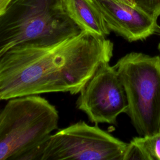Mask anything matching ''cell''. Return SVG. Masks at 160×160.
<instances>
[{
	"mask_svg": "<svg viewBox=\"0 0 160 160\" xmlns=\"http://www.w3.org/2000/svg\"><path fill=\"white\" fill-rule=\"evenodd\" d=\"M114 66L125 90L126 113L138 134L160 132V56L132 52Z\"/></svg>",
	"mask_w": 160,
	"mask_h": 160,
	"instance_id": "obj_4",
	"label": "cell"
},
{
	"mask_svg": "<svg viewBox=\"0 0 160 160\" xmlns=\"http://www.w3.org/2000/svg\"><path fill=\"white\" fill-rule=\"evenodd\" d=\"M79 94L77 108L96 124H116L118 116L127 111L124 86L117 69L109 62L98 67Z\"/></svg>",
	"mask_w": 160,
	"mask_h": 160,
	"instance_id": "obj_6",
	"label": "cell"
},
{
	"mask_svg": "<svg viewBox=\"0 0 160 160\" xmlns=\"http://www.w3.org/2000/svg\"><path fill=\"white\" fill-rule=\"evenodd\" d=\"M110 31L129 42L143 40L156 32L157 19L136 6L117 0H91Z\"/></svg>",
	"mask_w": 160,
	"mask_h": 160,
	"instance_id": "obj_7",
	"label": "cell"
},
{
	"mask_svg": "<svg viewBox=\"0 0 160 160\" xmlns=\"http://www.w3.org/2000/svg\"><path fill=\"white\" fill-rule=\"evenodd\" d=\"M121 2H124L125 4L131 5V6H136L134 2V0H119Z\"/></svg>",
	"mask_w": 160,
	"mask_h": 160,
	"instance_id": "obj_12",
	"label": "cell"
},
{
	"mask_svg": "<svg viewBox=\"0 0 160 160\" xmlns=\"http://www.w3.org/2000/svg\"><path fill=\"white\" fill-rule=\"evenodd\" d=\"M128 159L160 160V132L132 138L124 157Z\"/></svg>",
	"mask_w": 160,
	"mask_h": 160,
	"instance_id": "obj_9",
	"label": "cell"
},
{
	"mask_svg": "<svg viewBox=\"0 0 160 160\" xmlns=\"http://www.w3.org/2000/svg\"><path fill=\"white\" fill-rule=\"evenodd\" d=\"M11 1L12 0H0V16L4 12Z\"/></svg>",
	"mask_w": 160,
	"mask_h": 160,
	"instance_id": "obj_11",
	"label": "cell"
},
{
	"mask_svg": "<svg viewBox=\"0 0 160 160\" xmlns=\"http://www.w3.org/2000/svg\"><path fill=\"white\" fill-rule=\"evenodd\" d=\"M126 143L80 121L51 134L29 160H124Z\"/></svg>",
	"mask_w": 160,
	"mask_h": 160,
	"instance_id": "obj_5",
	"label": "cell"
},
{
	"mask_svg": "<svg viewBox=\"0 0 160 160\" xmlns=\"http://www.w3.org/2000/svg\"><path fill=\"white\" fill-rule=\"evenodd\" d=\"M112 54L109 39L86 31L52 42L16 45L0 57V101L49 92L77 94Z\"/></svg>",
	"mask_w": 160,
	"mask_h": 160,
	"instance_id": "obj_1",
	"label": "cell"
},
{
	"mask_svg": "<svg viewBox=\"0 0 160 160\" xmlns=\"http://www.w3.org/2000/svg\"><path fill=\"white\" fill-rule=\"evenodd\" d=\"M136 6L151 16L158 19L160 16V0H134Z\"/></svg>",
	"mask_w": 160,
	"mask_h": 160,
	"instance_id": "obj_10",
	"label": "cell"
},
{
	"mask_svg": "<svg viewBox=\"0 0 160 160\" xmlns=\"http://www.w3.org/2000/svg\"><path fill=\"white\" fill-rule=\"evenodd\" d=\"M156 32L158 33V34L160 35V26H159L158 24L157 28H156ZM158 49H159V52H160V41H159V44H158Z\"/></svg>",
	"mask_w": 160,
	"mask_h": 160,
	"instance_id": "obj_13",
	"label": "cell"
},
{
	"mask_svg": "<svg viewBox=\"0 0 160 160\" xmlns=\"http://www.w3.org/2000/svg\"><path fill=\"white\" fill-rule=\"evenodd\" d=\"M63 2L69 16L82 31L106 38L109 34L110 30L91 0H63Z\"/></svg>",
	"mask_w": 160,
	"mask_h": 160,
	"instance_id": "obj_8",
	"label": "cell"
},
{
	"mask_svg": "<svg viewBox=\"0 0 160 160\" xmlns=\"http://www.w3.org/2000/svg\"><path fill=\"white\" fill-rule=\"evenodd\" d=\"M81 31L63 0H12L0 16V57L18 44L52 42Z\"/></svg>",
	"mask_w": 160,
	"mask_h": 160,
	"instance_id": "obj_2",
	"label": "cell"
},
{
	"mask_svg": "<svg viewBox=\"0 0 160 160\" xmlns=\"http://www.w3.org/2000/svg\"><path fill=\"white\" fill-rule=\"evenodd\" d=\"M58 121L56 107L39 95L8 99L0 109V160H29Z\"/></svg>",
	"mask_w": 160,
	"mask_h": 160,
	"instance_id": "obj_3",
	"label": "cell"
}]
</instances>
